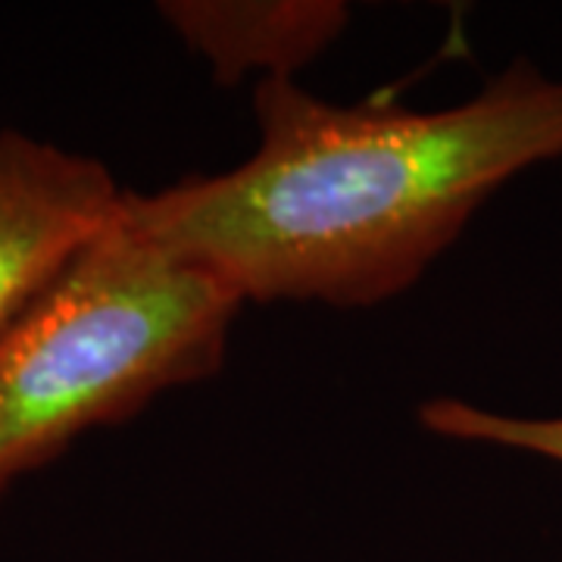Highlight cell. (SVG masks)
Instances as JSON below:
<instances>
[{"mask_svg":"<svg viewBox=\"0 0 562 562\" xmlns=\"http://www.w3.org/2000/svg\"><path fill=\"white\" fill-rule=\"evenodd\" d=\"M160 10L225 85H235L244 72L294 79L350 20L341 0H179Z\"/></svg>","mask_w":562,"mask_h":562,"instance_id":"4","label":"cell"},{"mask_svg":"<svg viewBox=\"0 0 562 562\" xmlns=\"http://www.w3.org/2000/svg\"><path fill=\"white\" fill-rule=\"evenodd\" d=\"M125 194L101 160L0 132V341L116 222Z\"/></svg>","mask_w":562,"mask_h":562,"instance_id":"3","label":"cell"},{"mask_svg":"<svg viewBox=\"0 0 562 562\" xmlns=\"http://www.w3.org/2000/svg\"><path fill=\"white\" fill-rule=\"evenodd\" d=\"M257 150L128 213L241 303L375 306L403 294L525 169L562 157V79L516 60L465 103L335 106L294 79L254 91Z\"/></svg>","mask_w":562,"mask_h":562,"instance_id":"1","label":"cell"},{"mask_svg":"<svg viewBox=\"0 0 562 562\" xmlns=\"http://www.w3.org/2000/svg\"><path fill=\"white\" fill-rule=\"evenodd\" d=\"M419 422L450 441L522 450L562 465V416H509L457 397H441L422 406Z\"/></svg>","mask_w":562,"mask_h":562,"instance_id":"5","label":"cell"},{"mask_svg":"<svg viewBox=\"0 0 562 562\" xmlns=\"http://www.w3.org/2000/svg\"><path fill=\"white\" fill-rule=\"evenodd\" d=\"M241 301L128 213L0 341V494L91 428L220 372Z\"/></svg>","mask_w":562,"mask_h":562,"instance_id":"2","label":"cell"}]
</instances>
